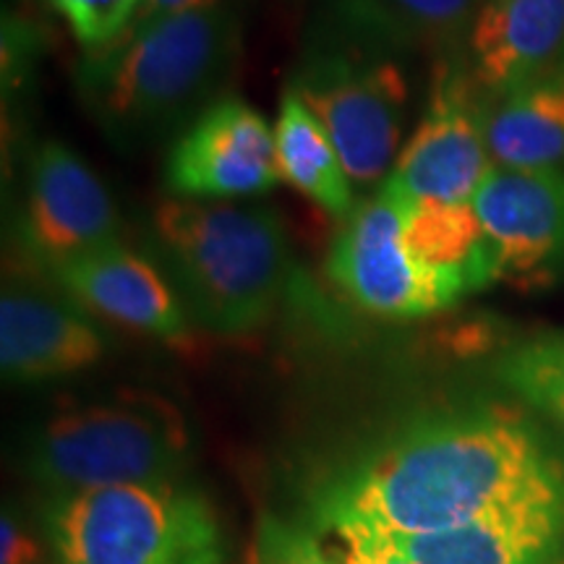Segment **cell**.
Wrapping results in <instances>:
<instances>
[{
	"mask_svg": "<svg viewBox=\"0 0 564 564\" xmlns=\"http://www.w3.org/2000/svg\"><path fill=\"white\" fill-rule=\"evenodd\" d=\"M564 484V455L505 403L442 405L366 444L322 478L312 525L436 533Z\"/></svg>",
	"mask_w": 564,
	"mask_h": 564,
	"instance_id": "1",
	"label": "cell"
},
{
	"mask_svg": "<svg viewBox=\"0 0 564 564\" xmlns=\"http://www.w3.org/2000/svg\"><path fill=\"white\" fill-rule=\"evenodd\" d=\"M241 55V21L228 3L173 13L76 66V91L91 121L121 150L178 139L220 97Z\"/></svg>",
	"mask_w": 564,
	"mask_h": 564,
	"instance_id": "2",
	"label": "cell"
},
{
	"mask_svg": "<svg viewBox=\"0 0 564 564\" xmlns=\"http://www.w3.org/2000/svg\"><path fill=\"white\" fill-rule=\"evenodd\" d=\"M150 249L188 319L217 335L253 333L291 280V243L267 204L173 199L150 220Z\"/></svg>",
	"mask_w": 564,
	"mask_h": 564,
	"instance_id": "3",
	"label": "cell"
},
{
	"mask_svg": "<svg viewBox=\"0 0 564 564\" xmlns=\"http://www.w3.org/2000/svg\"><path fill=\"white\" fill-rule=\"evenodd\" d=\"M47 528L61 564H223L215 510L175 481L61 494Z\"/></svg>",
	"mask_w": 564,
	"mask_h": 564,
	"instance_id": "4",
	"label": "cell"
},
{
	"mask_svg": "<svg viewBox=\"0 0 564 564\" xmlns=\"http://www.w3.org/2000/svg\"><path fill=\"white\" fill-rule=\"evenodd\" d=\"M188 429L158 394L126 392L70 408L45 423L30 447V470L55 497L121 484L175 481L188 463Z\"/></svg>",
	"mask_w": 564,
	"mask_h": 564,
	"instance_id": "5",
	"label": "cell"
},
{
	"mask_svg": "<svg viewBox=\"0 0 564 564\" xmlns=\"http://www.w3.org/2000/svg\"><path fill=\"white\" fill-rule=\"evenodd\" d=\"M392 55L337 26L306 47L288 84L329 133L352 186H371L398 162L408 79Z\"/></svg>",
	"mask_w": 564,
	"mask_h": 564,
	"instance_id": "6",
	"label": "cell"
},
{
	"mask_svg": "<svg viewBox=\"0 0 564 564\" xmlns=\"http://www.w3.org/2000/svg\"><path fill=\"white\" fill-rule=\"evenodd\" d=\"M403 225L405 199L384 181L343 217L327 253V278L352 306L379 319H419L457 303L408 249Z\"/></svg>",
	"mask_w": 564,
	"mask_h": 564,
	"instance_id": "7",
	"label": "cell"
},
{
	"mask_svg": "<svg viewBox=\"0 0 564 564\" xmlns=\"http://www.w3.org/2000/svg\"><path fill=\"white\" fill-rule=\"evenodd\" d=\"M484 95L468 63L444 58L429 110L408 139L387 183L408 204H468L494 167L486 144Z\"/></svg>",
	"mask_w": 564,
	"mask_h": 564,
	"instance_id": "8",
	"label": "cell"
},
{
	"mask_svg": "<svg viewBox=\"0 0 564 564\" xmlns=\"http://www.w3.org/2000/svg\"><path fill=\"white\" fill-rule=\"evenodd\" d=\"M121 217L97 173L61 141H42L30 154L17 217V246L34 270L55 267L118 243Z\"/></svg>",
	"mask_w": 564,
	"mask_h": 564,
	"instance_id": "9",
	"label": "cell"
},
{
	"mask_svg": "<svg viewBox=\"0 0 564 564\" xmlns=\"http://www.w3.org/2000/svg\"><path fill=\"white\" fill-rule=\"evenodd\" d=\"M280 181L274 131L238 97H223L204 110L165 160V186L178 199H253Z\"/></svg>",
	"mask_w": 564,
	"mask_h": 564,
	"instance_id": "10",
	"label": "cell"
},
{
	"mask_svg": "<svg viewBox=\"0 0 564 564\" xmlns=\"http://www.w3.org/2000/svg\"><path fill=\"white\" fill-rule=\"evenodd\" d=\"M474 209L499 280L549 285L564 278V171L494 165L474 196Z\"/></svg>",
	"mask_w": 564,
	"mask_h": 564,
	"instance_id": "11",
	"label": "cell"
},
{
	"mask_svg": "<svg viewBox=\"0 0 564 564\" xmlns=\"http://www.w3.org/2000/svg\"><path fill=\"white\" fill-rule=\"evenodd\" d=\"M108 340L61 288L6 282L0 295V366L17 384L70 377L95 366Z\"/></svg>",
	"mask_w": 564,
	"mask_h": 564,
	"instance_id": "12",
	"label": "cell"
},
{
	"mask_svg": "<svg viewBox=\"0 0 564 564\" xmlns=\"http://www.w3.org/2000/svg\"><path fill=\"white\" fill-rule=\"evenodd\" d=\"M411 564H554L564 554V484L436 533H384Z\"/></svg>",
	"mask_w": 564,
	"mask_h": 564,
	"instance_id": "13",
	"label": "cell"
},
{
	"mask_svg": "<svg viewBox=\"0 0 564 564\" xmlns=\"http://www.w3.org/2000/svg\"><path fill=\"white\" fill-rule=\"evenodd\" d=\"M47 280L87 312L137 333L173 345L192 335V319L165 272L121 241L55 267Z\"/></svg>",
	"mask_w": 564,
	"mask_h": 564,
	"instance_id": "14",
	"label": "cell"
},
{
	"mask_svg": "<svg viewBox=\"0 0 564 564\" xmlns=\"http://www.w3.org/2000/svg\"><path fill=\"white\" fill-rule=\"evenodd\" d=\"M468 51L489 100L554 74L564 68V0H484Z\"/></svg>",
	"mask_w": 564,
	"mask_h": 564,
	"instance_id": "15",
	"label": "cell"
},
{
	"mask_svg": "<svg viewBox=\"0 0 564 564\" xmlns=\"http://www.w3.org/2000/svg\"><path fill=\"white\" fill-rule=\"evenodd\" d=\"M486 144L499 167L564 171V68L491 97Z\"/></svg>",
	"mask_w": 564,
	"mask_h": 564,
	"instance_id": "16",
	"label": "cell"
},
{
	"mask_svg": "<svg viewBox=\"0 0 564 564\" xmlns=\"http://www.w3.org/2000/svg\"><path fill=\"white\" fill-rule=\"evenodd\" d=\"M403 232L413 257L434 272L457 295V301L499 280L497 259L474 202H405Z\"/></svg>",
	"mask_w": 564,
	"mask_h": 564,
	"instance_id": "17",
	"label": "cell"
},
{
	"mask_svg": "<svg viewBox=\"0 0 564 564\" xmlns=\"http://www.w3.org/2000/svg\"><path fill=\"white\" fill-rule=\"evenodd\" d=\"M481 6L484 0H343L337 26L392 53L432 47L453 58Z\"/></svg>",
	"mask_w": 564,
	"mask_h": 564,
	"instance_id": "18",
	"label": "cell"
},
{
	"mask_svg": "<svg viewBox=\"0 0 564 564\" xmlns=\"http://www.w3.org/2000/svg\"><path fill=\"white\" fill-rule=\"evenodd\" d=\"M280 175L295 192L333 217H348L356 207L352 181L345 173L333 139L324 131L319 118L293 89L282 91V102L274 123Z\"/></svg>",
	"mask_w": 564,
	"mask_h": 564,
	"instance_id": "19",
	"label": "cell"
},
{
	"mask_svg": "<svg viewBox=\"0 0 564 564\" xmlns=\"http://www.w3.org/2000/svg\"><path fill=\"white\" fill-rule=\"evenodd\" d=\"M494 373L525 405L564 426V329L514 345Z\"/></svg>",
	"mask_w": 564,
	"mask_h": 564,
	"instance_id": "20",
	"label": "cell"
},
{
	"mask_svg": "<svg viewBox=\"0 0 564 564\" xmlns=\"http://www.w3.org/2000/svg\"><path fill=\"white\" fill-rule=\"evenodd\" d=\"M141 3L144 0H51L87 51H97L121 37Z\"/></svg>",
	"mask_w": 564,
	"mask_h": 564,
	"instance_id": "21",
	"label": "cell"
},
{
	"mask_svg": "<svg viewBox=\"0 0 564 564\" xmlns=\"http://www.w3.org/2000/svg\"><path fill=\"white\" fill-rule=\"evenodd\" d=\"M251 564H337L314 531L267 518L257 528Z\"/></svg>",
	"mask_w": 564,
	"mask_h": 564,
	"instance_id": "22",
	"label": "cell"
},
{
	"mask_svg": "<svg viewBox=\"0 0 564 564\" xmlns=\"http://www.w3.org/2000/svg\"><path fill=\"white\" fill-rule=\"evenodd\" d=\"M37 560L40 549L32 535L24 533L19 520L6 512L0 523V564H37Z\"/></svg>",
	"mask_w": 564,
	"mask_h": 564,
	"instance_id": "23",
	"label": "cell"
},
{
	"mask_svg": "<svg viewBox=\"0 0 564 564\" xmlns=\"http://www.w3.org/2000/svg\"><path fill=\"white\" fill-rule=\"evenodd\" d=\"M225 3V0H144L137 17L129 24V30H141V26L152 24V21L173 17V13L194 11V9H209V6Z\"/></svg>",
	"mask_w": 564,
	"mask_h": 564,
	"instance_id": "24",
	"label": "cell"
},
{
	"mask_svg": "<svg viewBox=\"0 0 564 564\" xmlns=\"http://www.w3.org/2000/svg\"><path fill=\"white\" fill-rule=\"evenodd\" d=\"M554 564H564V560H560V562H554Z\"/></svg>",
	"mask_w": 564,
	"mask_h": 564,
	"instance_id": "25",
	"label": "cell"
}]
</instances>
